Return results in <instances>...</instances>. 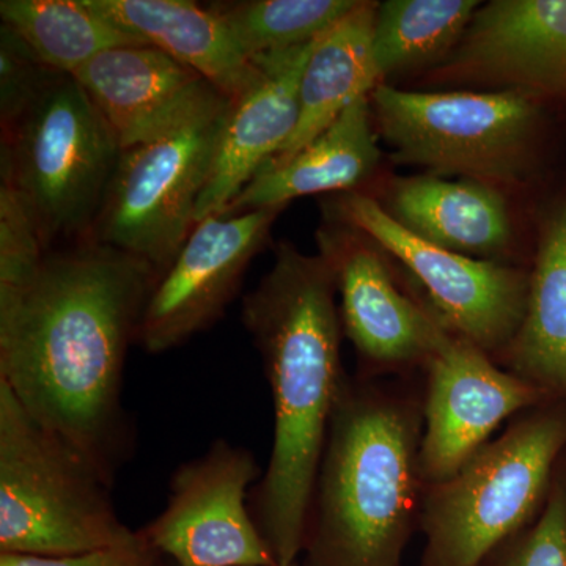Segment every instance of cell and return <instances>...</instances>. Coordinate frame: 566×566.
Listing matches in <instances>:
<instances>
[{
    "label": "cell",
    "instance_id": "cell-1",
    "mask_svg": "<svg viewBox=\"0 0 566 566\" xmlns=\"http://www.w3.org/2000/svg\"><path fill=\"white\" fill-rule=\"evenodd\" d=\"M158 277L132 253L85 240L48 252L31 281L0 289V382L112 485L134 449L126 354Z\"/></svg>",
    "mask_w": 566,
    "mask_h": 566
},
{
    "label": "cell",
    "instance_id": "cell-2",
    "mask_svg": "<svg viewBox=\"0 0 566 566\" xmlns=\"http://www.w3.org/2000/svg\"><path fill=\"white\" fill-rule=\"evenodd\" d=\"M335 292L323 255H305L282 241L273 268L241 307L274 408L270 461L249 506L279 566L296 564L303 551L327 431L346 381Z\"/></svg>",
    "mask_w": 566,
    "mask_h": 566
},
{
    "label": "cell",
    "instance_id": "cell-3",
    "mask_svg": "<svg viewBox=\"0 0 566 566\" xmlns=\"http://www.w3.org/2000/svg\"><path fill=\"white\" fill-rule=\"evenodd\" d=\"M415 405L346 379L308 513V566H400L420 475Z\"/></svg>",
    "mask_w": 566,
    "mask_h": 566
},
{
    "label": "cell",
    "instance_id": "cell-4",
    "mask_svg": "<svg viewBox=\"0 0 566 566\" xmlns=\"http://www.w3.org/2000/svg\"><path fill=\"white\" fill-rule=\"evenodd\" d=\"M112 483L0 382V554L71 557L133 535Z\"/></svg>",
    "mask_w": 566,
    "mask_h": 566
},
{
    "label": "cell",
    "instance_id": "cell-5",
    "mask_svg": "<svg viewBox=\"0 0 566 566\" xmlns=\"http://www.w3.org/2000/svg\"><path fill=\"white\" fill-rule=\"evenodd\" d=\"M375 129L398 163L515 188L535 172L543 104L517 92H409L376 85Z\"/></svg>",
    "mask_w": 566,
    "mask_h": 566
},
{
    "label": "cell",
    "instance_id": "cell-6",
    "mask_svg": "<svg viewBox=\"0 0 566 566\" xmlns=\"http://www.w3.org/2000/svg\"><path fill=\"white\" fill-rule=\"evenodd\" d=\"M122 148L70 74L2 136L0 175L31 205L48 252L55 241L92 240Z\"/></svg>",
    "mask_w": 566,
    "mask_h": 566
},
{
    "label": "cell",
    "instance_id": "cell-7",
    "mask_svg": "<svg viewBox=\"0 0 566 566\" xmlns=\"http://www.w3.org/2000/svg\"><path fill=\"white\" fill-rule=\"evenodd\" d=\"M565 444L564 417L528 416L431 486L422 566H483L534 516Z\"/></svg>",
    "mask_w": 566,
    "mask_h": 566
},
{
    "label": "cell",
    "instance_id": "cell-8",
    "mask_svg": "<svg viewBox=\"0 0 566 566\" xmlns=\"http://www.w3.org/2000/svg\"><path fill=\"white\" fill-rule=\"evenodd\" d=\"M232 99L218 92L155 139L122 150L92 240L161 275L196 227V211Z\"/></svg>",
    "mask_w": 566,
    "mask_h": 566
},
{
    "label": "cell",
    "instance_id": "cell-9",
    "mask_svg": "<svg viewBox=\"0 0 566 566\" xmlns=\"http://www.w3.org/2000/svg\"><path fill=\"white\" fill-rule=\"evenodd\" d=\"M324 208L331 221L353 227L403 263L427 290L447 329L485 353L505 352L512 344L526 315L531 274L427 243L364 192L337 193Z\"/></svg>",
    "mask_w": 566,
    "mask_h": 566
},
{
    "label": "cell",
    "instance_id": "cell-10",
    "mask_svg": "<svg viewBox=\"0 0 566 566\" xmlns=\"http://www.w3.org/2000/svg\"><path fill=\"white\" fill-rule=\"evenodd\" d=\"M262 475L251 450L216 439L175 469L161 515L140 532L177 566H279L249 506Z\"/></svg>",
    "mask_w": 566,
    "mask_h": 566
},
{
    "label": "cell",
    "instance_id": "cell-11",
    "mask_svg": "<svg viewBox=\"0 0 566 566\" xmlns=\"http://www.w3.org/2000/svg\"><path fill=\"white\" fill-rule=\"evenodd\" d=\"M283 208L210 216L196 223L153 286L137 333L148 354L172 352L203 333L232 303Z\"/></svg>",
    "mask_w": 566,
    "mask_h": 566
},
{
    "label": "cell",
    "instance_id": "cell-12",
    "mask_svg": "<svg viewBox=\"0 0 566 566\" xmlns=\"http://www.w3.org/2000/svg\"><path fill=\"white\" fill-rule=\"evenodd\" d=\"M430 80L566 106V0H493L479 7Z\"/></svg>",
    "mask_w": 566,
    "mask_h": 566
},
{
    "label": "cell",
    "instance_id": "cell-13",
    "mask_svg": "<svg viewBox=\"0 0 566 566\" xmlns=\"http://www.w3.org/2000/svg\"><path fill=\"white\" fill-rule=\"evenodd\" d=\"M420 475L431 486L457 474L509 417L543 390L495 367L483 349L447 333L428 359Z\"/></svg>",
    "mask_w": 566,
    "mask_h": 566
},
{
    "label": "cell",
    "instance_id": "cell-14",
    "mask_svg": "<svg viewBox=\"0 0 566 566\" xmlns=\"http://www.w3.org/2000/svg\"><path fill=\"white\" fill-rule=\"evenodd\" d=\"M318 232L319 255L340 294L342 327L367 363L379 367L427 360L449 333L395 286L381 249L364 233L329 221Z\"/></svg>",
    "mask_w": 566,
    "mask_h": 566
},
{
    "label": "cell",
    "instance_id": "cell-15",
    "mask_svg": "<svg viewBox=\"0 0 566 566\" xmlns=\"http://www.w3.org/2000/svg\"><path fill=\"white\" fill-rule=\"evenodd\" d=\"M122 150L155 139L218 93L197 71L150 44L96 55L73 74Z\"/></svg>",
    "mask_w": 566,
    "mask_h": 566
},
{
    "label": "cell",
    "instance_id": "cell-16",
    "mask_svg": "<svg viewBox=\"0 0 566 566\" xmlns=\"http://www.w3.org/2000/svg\"><path fill=\"white\" fill-rule=\"evenodd\" d=\"M316 41L253 57L259 76L230 103L196 223L226 210L292 137L300 120L301 77Z\"/></svg>",
    "mask_w": 566,
    "mask_h": 566
},
{
    "label": "cell",
    "instance_id": "cell-17",
    "mask_svg": "<svg viewBox=\"0 0 566 566\" xmlns=\"http://www.w3.org/2000/svg\"><path fill=\"white\" fill-rule=\"evenodd\" d=\"M381 163L370 95L349 104L314 142L285 161H268L222 214L285 208L319 193L356 192Z\"/></svg>",
    "mask_w": 566,
    "mask_h": 566
},
{
    "label": "cell",
    "instance_id": "cell-18",
    "mask_svg": "<svg viewBox=\"0 0 566 566\" xmlns=\"http://www.w3.org/2000/svg\"><path fill=\"white\" fill-rule=\"evenodd\" d=\"M115 25L188 66L230 99L248 91L259 66L245 57L218 11L191 0H87Z\"/></svg>",
    "mask_w": 566,
    "mask_h": 566
},
{
    "label": "cell",
    "instance_id": "cell-19",
    "mask_svg": "<svg viewBox=\"0 0 566 566\" xmlns=\"http://www.w3.org/2000/svg\"><path fill=\"white\" fill-rule=\"evenodd\" d=\"M382 208L420 240L463 255H494L513 237L504 196L479 181L436 175L397 178Z\"/></svg>",
    "mask_w": 566,
    "mask_h": 566
},
{
    "label": "cell",
    "instance_id": "cell-20",
    "mask_svg": "<svg viewBox=\"0 0 566 566\" xmlns=\"http://www.w3.org/2000/svg\"><path fill=\"white\" fill-rule=\"evenodd\" d=\"M378 3L359 2L316 41L300 84V120L270 161H285L322 136L349 104L381 84L374 63Z\"/></svg>",
    "mask_w": 566,
    "mask_h": 566
},
{
    "label": "cell",
    "instance_id": "cell-21",
    "mask_svg": "<svg viewBox=\"0 0 566 566\" xmlns=\"http://www.w3.org/2000/svg\"><path fill=\"white\" fill-rule=\"evenodd\" d=\"M505 357L520 378L566 392V193L539 223L526 315Z\"/></svg>",
    "mask_w": 566,
    "mask_h": 566
},
{
    "label": "cell",
    "instance_id": "cell-22",
    "mask_svg": "<svg viewBox=\"0 0 566 566\" xmlns=\"http://www.w3.org/2000/svg\"><path fill=\"white\" fill-rule=\"evenodd\" d=\"M0 18L41 63L70 76L103 52L145 44L93 10L87 0H2Z\"/></svg>",
    "mask_w": 566,
    "mask_h": 566
},
{
    "label": "cell",
    "instance_id": "cell-23",
    "mask_svg": "<svg viewBox=\"0 0 566 566\" xmlns=\"http://www.w3.org/2000/svg\"><path fill=\"white\" fill-rule=\"evenodd\" d=\"M476 0H387L378 3L374 63L379 82L441 63L479 10Z\"/></svg>",
    "mask_w": 566,
    "mask_h": 566
},
{
    "label": "cell",
    "instance_id": "cell-24",
    "mask_svg": "<svg viewBox=\"0 0 566 566\" xmlns=\"http://www.w3.org/2000/svg\"><path fill=\"white\" fill-rule=\"evenodd\" d=\"M359 0H244L211 3L245 57L292 50L334 28Z\"/></svg>",
    "mask_w": 566,
    "mask_h": 566
},
{
    "label": "cell",
    "instance_id": "cell-25",
    "mask_svg": "<svg viewBox=\"0 0 566 566\" xmlns=\"http://www.w3.org/2000/svg\"><path fill=\"white\" fill-rule=\"evenodd\" d=\"M46 253L31 205L10 181L0 180V289L31 281Z\"/></svg>",
    "mask_w": 566,
    "mask_h": 566
},
{
    "label": "cell",
    "instance_id": "cell-26",
    "mask_svg": "<svg viewBox=\"0 0 566 566\" xmlns=\"http://www.w3.org/2000/svg\"><path fill=\"white\" fill-rule=\"evenodd\" d=\"M55 73L39 61L35 54L10 28L0 25V126L2 136L35 106L57 80Z\"/></svg>",
    "mask_w": 566,
    "mask_h": 566
},
{
    "label": "cell",
    "instance_id": "cell-27",
    "mask_svg": "<svg viewBox=\"0 0 566 566\" xmlns=\"http://www.w3.org/2000/svg\"><path fill=\"white\" fill-rule=\"evenodd\" d=\"M493 566H566V493L554 491L526 534L506 542Z\"/></svg>",
    "mask_w": 566,
    "mask_h": 566
},
{
    "label": "cell",
    "instance_id": "cell-28",
    "mask_svg": "<svg viewBox=\"0 0 566 566\" xmlns=\"http://www.w3.org/2000/svg\"><path fill=\"white\" fill-rule=\"evenodd\" d=\"M161 554L140 531L125 542L71 557H32L0 554V566H159Z\"/></svg>",
    "mask_w": 566,
    "mask_h": 566
},
{
    "label": "cell",
    "instance_id": "cell-29",
    "mask_svg": "<svg viewBox=\"0 0 566 566\" xmlns=\"http://www.w3.org/2000/svg\"><path fill=\"white\" fill-rule=\"evenodd\" d=\"M281 566H297V564H292V565H281Z\"/></svg>",
    "mask_w": 566,
    "mask_h": 566
}]
</instances>
